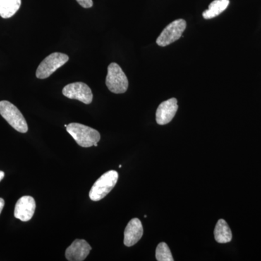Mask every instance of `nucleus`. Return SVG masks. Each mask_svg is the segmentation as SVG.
<instances>
[{
  "label": "nucleus",
  "mask_w": 261,
  "mask_h": 261,
  "mask_svg": "<svg viewBox=\"0 0 261 261\" xmlns=\"http://www.w3.org/2000/svg\"><path fill=\"white\" fill-rule=\"evenodd\" d=\"M92 247L86 240H75L65 250V257L69 261H83L88 256Z\"/></svg>",
  "instance_id": "10"
},
{
  "label": "nucleus",
  "mask_w": 261,
  "mask_h": 261,
  "mask_svg": "<svg viewBox=\"0 0 261 261\" xmlns=\"http://www.w3.org/2000/svg\"><path fill=\"white\" fill-rule=\"evenodd\" d=\"M67 126H68V125L65 124V128H67Z\"/></svg>",
  "instance_id": "19"
},
{
  "label": "nucleus",
  "mask_w": 261,
  "mask_h": 261,
  "mask_svg": "<svg viewBox=\"0 0 261 261\" xmlns=\"http://www.w3.org/2000/svg\"><path fill=\"white\" fill-rule=\"evenodd\" d=\"M5 206V200L3 198H0V214H1L2 211L4 208Z\"/></svg>",
  "instance_id": "17"
},
{
  "label": "nucleus",
  "mask_w": 261,
  "mask_h": 261,
  "mask_svg": "<svg viewBox=\"0 0 261 261\" xmlns=\"http://www.w3.org/2000/svg\"><path fill=\"white\" fill-rule=\"evenodd\" d=\"M69 60V57L61 53H54L43 60L38 67L36 76L40 80H44L50 76L58 68L65 65Z\"/></svg>",
  "instance_id": "5"
},
{
  "label": "nucleus",
  "mask_w": 261,
  "mask_h": 261,
  "mask_svg": "<svg viewBox=\"0 0 261 261\" xmlns=\"http://www.w3.org/2000/svg\"><path fill=\"white\" fill-rule=\"evenodd\" d=\"M143 235V226L139 219L130 220L124 231L123 243L126 247H132L140 241Z\"/></svg>",
  "instance_id": "11"
},
{
  "label": "nucleus",
  "mask_w": 261,
  "mask_h": 261,
  "mask_svg": "<svg viewBox=\"0 0 261 261\" xmlns=\"http://www.w3.org/2000/svg\"><path fill=\"white\" fill-rule=\"evenodd\" d=\"M0 115L14 129L20 133L28 132V124L18 108L8 101L0 102Z\"/></svg>",
  "instance_id": "3"
},
{
  "label": "nucleus",
  "mask_w": 261,
  "mask_h": 261,
  "mask_svg": "<svg viewBox=\"0 0 261 261\" xmlns=\"http://www.w3.org/2000/svg\"><path fill=\"white\" fill-rule=\"evenodd\" d=\"M21 0H0V16L3 18L13 17L20 9Z\"/></svg>",
  "instance_id": "13"
},
{
  "label": "nucleus",
  "mask_w": 261,
  "mask_h": 261,
  "mask_svg": "<svg viewBox=\"0 0 261 261\" xmlns=\"http://www.w3.org/2000/svg\"><path fill=\"white\" fill-rule=\"evenodd\" d=\"M5 177V173L3 171H0V181Z\"/></svg>",
  "instance_id": "18"
},
{
  "label": "nucleus",
  "mask_w": 261,
  "mask_h": 261,
  "mask_svg": "<svg viewBox=\"0 0 261 261\" xmlns=\"http://www.w3.org/2000/svg\"><path fill=\"white\" fill-rule=\"evenodd\" d=\"M36 209V202L31 196H23L17 202L15 207L14 216L23 222L30 221Z\"/></svg>",
  "instance_id": "8"
},
{
  "label": "nucleus",
  "mask_w": 261,
  "mask_h": 261,
  "mask_svg": "<svg viewBox=\"0 0 261 261\" xmlns=\"http://www.w3.org/2000/svg\"><path fill=\"white\" fill-rule=\"evenodd\" d=\"M186 28L187 23L184 19H178L168 24L156 40L158 45L166 47L178 40Z\"/></svg>",
  "instance_id": "6"
},
{
  "label": "nucleus",
  "mask_w": 261,
  "mask_h": 261,
  "mask_svg": "<svg viewBox=\"0 0 261 261\" xmlns=\"http://www.w3.org/2000/svg\"><path fill=\"white\" fill-rule=\"evenodd\" d=\"M118 173L116 171L105 173L94 184L90 192L89 198L92 201H99L110 193L118 181Z\"/></svg>",
  "instance_id": "2"
},
{
  "label": "nucleus",
  "mask_w": 261,
  "mask_h": 261,
  "mask_svg": "<svg viewBox=\"0 0 261 261\" xmlns=\"http://www.w3.org/2000/svg\"><path fill=\"white\" fill-rule=\"evenodd\" d=\"M214 238L219 243H227L232 239V233L226 221L220 219L216 224L214 230Z\"/></svg>",
  "instance_id": "12"
},
{
  "label": "nucleus",
  "mask_w": 261,
  "mask_h": 261,
  "mask_svg": "<svg viewBox=\"0 0 261 261\" xmlns=\"http://www.w3.org/2000/svg\"><path fill=\"white\" fill-rule=\"evenodd\" d=\"M229 0H214L208 6V9L202 13L205 19L214 18L221 14L228 8Z\"/></svg>",
  "instance_id": "14"
},
{
  "label": "nucleus",
  "mask_w": 261,
  "mask_h": 261,
  "mask_svg": "<svg viewBox=\"0 0 261 261\" xmlns=\"http://www.w3.org/2000/svg\"><path fill=\"white\" fill-rule=\"evenodd\" d=\"M106 83L108 89L115 94L125 93L128 87V81L126 74L116 63L108 65Z\"/></svg>",
  "instance_id": "4"
},
{
  "label": "nucleus",
  "mask_w": 261,
  "mask_h": 261,
  "mask_svg": "<svg viewBox=\"0 0 261 261\" xmlns=\"http://www.w3.org/2000/svg\"><path fill=\"white\" fill-rule=\"evenodd\" d=\"M76 1L84 8H90L93 6V1L92 0H76Z\"/></svg>",
  "instance_id": "16"
},
{
  "label": "nucleus",
  "mask_w": 261,
  "mask_h": 261,
  "mask_svg": "<svg viewBox=\"0 0 261 261\" xmlns=\"http://www.w3.org/2000/svg\"><path fill=\"white\" fill-rule=\"evenodd\" d=\"M178 111V102L176 98H171L161 103L156 111V121L159 125L170 123Z\"/></svg>",
  "instance_id": "9"
},
{
  "label": "nucleus",
  "mask_w": 261,
  "mask_h": 261,
  "mask_svg": "<svg viewBox=\"0 0 261 261\" xmlns=\"http://www.w3.org/2000/svg\"><path fill=\"white\" fill-rule=\"evenodd\" d=\"M63 94L65 97L76 99L87 105L90 104L93 99L92 90L87 84L83 82L68 84L63 88Z\"/></svg>",
  "instance_id": "7"
},
{
  "label": "nucleus",
  "mask_w": 261,
  "mask_h": 261,
  "mask_svg": "<svg viewBox=\"0 0 261 261\" xmlns=\"http://www.w3.org/2000/svg\"><path fill=\"white\" fill-rule=\"evenodd\" d=\"M66 130L77 144L82 147H97L98 142L100 140V135L98 130L81 123H70Z\"/></svg>",
  "instance_id": "1"
},
{
  "label": "nucleus",
  "mask_w": 261,
  "mask_h": 261,
  "mask_svg": "<svg viewBox=\"0 0 261 261\" xmlns=\"http://www.w3.org/2000/svg\"><path fill=\"white\" fill-rule=\"evenodd\" d=\"M155 257L159 261H173L174 260L167 244L161 243L156 248Z\"/></svg>",
  "instance_id": "15"
}]
</instances>
